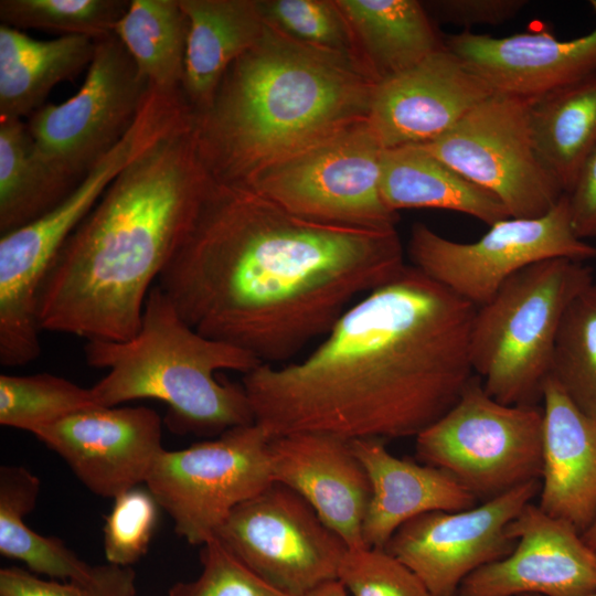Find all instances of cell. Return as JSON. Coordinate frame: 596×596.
Wrapping results in <instances>:
<instances>
[{
    "instance_id": "484cf974",
    "label": "cell",
    "mask_w": 596,
    "mask_h": 596,
    "mask_svg": "<svg viewBox=\"0 0 596 596\" xmlns=\"http://www.w3.org/2000/svg\"><path fill=\"white\" fill-rule=\"evenodd\" d=\"M536 156L564 194L596 146V73L530 99Z\"/></svg>"
},
{
    "instance_id": "9c48e42d",
    "label": "cell",
    "mask_w": 596,
    "mask_h": 596,
    "mask_svg": "<svg viewBox=\"0 0 596 596\" xmlns=\"http://www.w3.org/2000/svg\"><path fill=\"white\" fill-rule=\"evenodd\" d=\"M406 252L413 267L476 307L535 263L596 257V247L574 232L566 194L545 215L499 221L475 242H456L415 223Z\"/></svg>"
},
{
    "instance_id": "7c38bea8",
    "label": "cell",
    "mask_w": 596,
    "mask_h": 596,
    "mask_svg": "<svg viewBox=\"0 0 596 596\" xmlns=\"http://www.w3.org/2000/svg\"><path fill=\"white\" fill-rule=\"evenodd\" d=\"M150 88L110 33L95 40L94 56L77 93L61 104H45L25 123L45 159L83 179L131 128Z\"/></svg>"
},
{
    "instance_id": "4dcf8cb0",
    "label": "cell",
    "mask_w": 596,
    "mask_h": 596,
    "mask_svg": "<svg viewBox=\"0 0 596 596\" xmlns=\"http://www.w3.org/2000/svg\"><path fill=\"white\" fill-rule=\"evenodd\" d=\"M99 406L91 387L50 374L0 375V424L34 434L73 413Z\"/></svg>"
},
{
    "instance_id": "3957f363",
    "label": "cell",
    "mask_w": 596,
    "mask_h": 596,
    "mask_svg": "<svg viewBox=\"0 0 596 596\" xmlns=\"http://www.w3.org/2000/svg\"><path fill=\"white\" fill-rule=\"evenodd\" d=\"M194 124L127 166L57 253L38 295L41 331L125 341L210 183Z\"/></svg>"
},
{
    "instance_id": "7402d4cb",
    "label": "cell",
    "mask_w": 596,
    "mask_h": 596,
    "mask_svg": "<svg viewBox=\"0 0 596 596\" xmlns=\"http://www.w3.org/2000/svg\"><path fill=\"white\" fill-rule=\"evenodd\" d=\"M189 20L181 84L195 114L203 113L230 66L262 39L266 22L258 0H179Z\"/></svg>"
},
{
    "instance_id": "6da1fadb",
    "label": "cell",
    "mask_w": 596,
    "mask_h": 596,
    "mask_svg": "<svg viewBox=\"0 0 596 596\" xmlns=\"http://www.w3.org/2000/svg\"><path fill=\"white\" fill-rule=\"evenodd\" d=\"M406 266L396 228L309 220L211 179L157 285L195 331L275 365Z\"/></svg>"
},
{
    "instance_id": "836d02e7",
    "label": "cell",
    "mask_w": 596,
    "mask_h": 596,
    "mask_svg": "<svg viewBox=\"0 0 596 596\" xmlns=\"http://www.w3.org/2000/svg\"><path fill=\"white\" fill-rule=\"evenodd\" d=\"M337 579L352 596H433L409 567L381 547H348Z\"/></svg>"
},
{
    "instance_id": "e0dca14e",
    "label": "cell",
    "mask_w": 596,
    "mask_h": 596,
    "mask_svg": "<svg viewBox=\"0 0 596 596\" xmlns=\"http://www.w3.org/2000/svg\"><path fill=\"white\" fill-rule=\"evenodd\" d=\"M492 93L445 46L376 84L368 121L384 149L421 146L448 132Z\"/></svg>"
},
{
    "instance_id": "4316f807",
    "label": "cell",
    "mask_w": 596,
    "mask_h": 596,
    "mask_svg": "<svg viewBox=\"0 0 596 596\" xmlns=\"http://www.w3.org/2000/svg\"><path fill=\"white\" fill-rule=\"evenodd\" d=\"M82 180L44 158L23 119H0L1 235L54 210Z\"/></svg>"
},
{
    "instance_id": "ac0fdd59",
    "label": "cell",
    "mask_w": 596,
    "mask_h": 596,
    "mask_svg": "<svg viewBox=\"0 0 596 596\" xmlns=\"http://www.w3.org/2000/svg\"><path fill=\"white\" fill-rule=\"evenodd\" d=\"M268 453L273 482L306 500L348 547L366 546L362 529L371 483L351 440L295 433L270 438Z\"/></svg>"
},
{
    "instance_id": "d4e9b609",
    "label": "cell",
    "mask_w": 596,
    "mask_h": 596,
    "mask_svg": "<svg viewBox=\"0 0 596 596\" xmlns=\"http://www.w3.org/2000/svg\"><path fill=\"white\" fill-rule=\"evenodd\" d=\"M380 184L385 205L396 213L402 209L448 210L488 226L511 217L494 195L421 146L384 149Z\"/></svg>"
},
{
    "instance_id": "ab89813d",
    "label": "cell",
    "mask_w": 596,
    "mask_h": 596,
    "mask_svg": "<svg viewBox=\"0 0 596 596\" xmlns=\"http://www.w3.org/2000/svg\"><path fill=\"white\" fill-rule=\"evenodd\" d=\"M304 596H349V593L339 579H330L317 585Z\"/></svg>"
},
{
    "instance_id": "2e32d148",
    "label": "cell",
    "mask_w": 596,
    "mask_h": 596,
    "mask_svg": "<svg viewBox=\"0 0 596 596\" xmlns=\"http://www.w3.org/2000/svg\"><path fill=\"white\" fill-rule=\"evenodd\" d=\"M517 541L507 557L468 575L458 596H589L596 592V551L572 525L525 504L507 525Z\"/></svg>"
},
{
    "instance_id": "60d3db41",
    "label": "cell",
    "mask_w": 596,
    "mask_h": 596,
    "mask_svg": "<svg viewBox=\"0 0 596 596\" xmlns=\"http://www.w3.org/2000/svg\"><path fill=\"white\" fill-rule=\"evenodd\" d=\"M583 540L596 551V523L593 524L585 533L582 534Z\"/></svg>"
},
{
    "instance_id": "f546056e",
    "label": "cell",
    "mask_w": 596,
    "mask_h": 596,
    "mask_svg": "<svg viewBox=\"0 0 596 596\" xmlns=\"http://www.w3.org/2000/svg\"><path fill=\"white\" fill-rule=\"evenodd\" d=\"M570 400L596 419V283L568 305L555 341L551 373Z\"/></svg>"
},
{
    "instance_id": "f1b7e54d",
    "label": "cell",
    "mask_w": 596,
    "mask_h": 596,
    "mask_svg": "<svg viewBox=\"0 0 596 596\" xmlns=\"http://www.w3.org/2000/svg\"><path fill=\"white\" fill-rule=\"evenodd\" d=\"M113 33L150 87L181 89L189 20L179 0H130Z\"/></svg>"
},
{
    "instance_id": "cb8c5ba5",
    "label": "cell",
    "mask_w": 596,
    "mask_h": 596,
    "mask_svg": "<svg viewBox=\"0 0 596 596\" xmlns=\"http://www.w3.org/2000/svg\"><path fill=\"white\" fill-rule=\"evenodd\" d=\"M94 52L88 36L38 40L0 24V119L32 115L56 85L87 71Z\"/></svg>"
},
{
    "instance_id": "603a6c76",
    "label": "cell",
    "mask_w": 596,
    "mask_h": 596,
    "mask_svg": "<svg viewBox=\"0 0 596 596\" xmlns=\"http://www.w3.org/2000/svg\"><path fill=\"white\" fill-rule=\"evenodd\" d=\"M353 34L358 60L375 83L387 81L445 47L423 2L337 0Z\"/></svg>"
},
{
    "instance_id": "d6a6232c",
    "label": "cell",
    "mask_w": 596,
    "mask_h": 596,
    "mask_svg": "<svg viewBox=\"0 0 596 596\" xmlns=\"http://www.w3.org/2000/svg\"><path fill=\"white\" fill-rule=\"evenodd\" d=\"M258 6L265 22L287 36L358 60L352 31L337 0H258Z\"/></svg>"
},
{
    "instance_id": "52a82bcc",
    "label": "cell",
    "mask_w": 596,
    "mask_h": 596,
    "mask_svg": "<svg viewBox=\"0 0 596 596\" xmlns=\"http://www.w3.org/2000/svg\"><path fill=\"white\" fill-rule=\"evenodd\" d=\"M415 440L419 461L447 471L481 503L542 478V405L500 403L477 375Z\"/></svg>"
},
{
    "instance_id": "83f0119b",
    "label": "cell",
    "mask_w": 596,
    "mask_h": 596,
    "mask_svg": "<svg viewBox=\"0 0 596 596\" xmlns=\"http://www.w3.org/2000/svg\"><path fill=\"white\" fill-rule=\"evenodd\" d=\"M40 479L22 466L0 467V553L24 563L35 575L58 581L87 578L93 566L60 539L44 536L24 522L40 494Z\"/></svg>"
},
{
    "instance_id": "44dd1931",
    "label": "cell",
    "mask_w": 596,
    "mask_h": 596,
    "mask_svg": "<svg viewBox=\"0 0 596 596\" xmlns=\"http://www.w3.org/2000/svg\"><path fill=\"white\" fill-rule=\"evenodd\" d=\"M351 446L371 483L362 529L366 546L384 549L400 526L421 514L479 504L447 471L392 455L384 439H353Z\"/></svg>"
},
{
    "instance_id": "7a4b0ae2",
    "label": "cell",
    "mask_w": 596,
    "mask_h": 596,
    "mask_svg": "<svg viewBox=\"0 0 596 596\" xmlns=\"http://www.w3.org/2000/svg\"><path fill=\"white\" fill-rule=\"evenodd\" d=\"M477 307L412 265L368 292L298 362L243 375L254 423L270 438L416 437L458 401L475 373Z\"/></svg>"
},
{
    "instance_id": "b9f144b4",
    "label": "cell",
    "mask_w": 596,
    "mask_h": 596,
    "mask_svg": "<svg viewBox=\"0 0 596 596\" xmlns=\"http://www.w3.org/2000/svg\"><path fill=\"white\" fill-rule=\"evenodd\" d=\"M520 596H542V595H538V594H523V595H520ZM589 596H596V592L593 593L592 595Z\"/></svg>"
},
{
    "instance_id": "30bf717a",
    "label": "cell",
    "mask_w": 596,
    "mask_h": 596,
    "mask_svg": "<svg viewBox=\"0 0 596 596\" xmlns=\"http://www.w3.org/2000/svg\"><path fill=\"white\" fill-rule=\"evenodd\" d=\"M269 439L253 423L161 453L146 486L172 519L178 535L202 546L238 504L273 483Z\"/></svg>"
},
{
    "instance_id": "8fae6325",
    "label": "cell",
    "mask_w": 596,
    "mask_h": 596,
    "mask_svg": "<svg viewBox=\"0 0 596 596\" xmlns=\"http://www.w3.org/2000/svg\"><path fill=\"white\" fill-rule=\"evenodd\" d=\"M529 106L530 99L492 93L421 147L494 195L511 217L545 215L564 193L536 156Z\"/></svg>"
},
{
    "instance_id": "8d00e7d4",
    "label": "cell",
    "mask_w": 596,
    "mask_h": 596,
    "mask_svg": "<svg viewBox=\"0 0 596 596\" xmlns=\"http://www.w3.org/2000/svg\"><path fill=\"white\" fill-rule=\"evenodd\" d=\"M201 563L199 577L175 583L168 596H287L251 571L216 536L202 545Z\"/></svg>"
},
{
    "instance_id": "277c9868",
    "label": "cell",
    "mask_w": 596,
    "mask_h": 596,
    "mask_svg": "<svg viewBox=\"0 0 596 596\" xmlns=\"http://www.w3.org/2000/svg\"><path fill=\"white\" fill-rule=\"evenodd\" d=\"M375 85L355 57L267 24L195 116L202 164L215 182L246 185L269 166L368 119Z\"/></svg>"
},
{
    "instance_id": "9a60e30c",
    "label": "cell",
    "mask_w": 596,
    "mask_h": 596,
    "mask_svg": "<svg viewBox=\"0 0 596 596\" xmlns=\"http://www.w3.org/2000/svg\"><path fill=\"white\" fill-rule=\"evenodd\" d=\"M94 494L117 496L146 483L162 447V421L146 406H95L33 434Z\"/></svg>"
},
{
    "instance_id": "ffe728a7",
    "label": "cell",
    "mask_w": 596,
    "mask_h": 596,
    "mask_svg": "<svg viewBox=\"0 0 596 596\" xmlns=\"http://www.w3.org/2000/svg\"><path fill=\"white\" fill-rule=\"evenodd\" d=\"M539 508L585 533L596 523V419L549 377L543 389Z\"/></svg>"
},
{
    "instance_id": "e575fe53",
    "label": "cell",
    "mask_w": 596,
    "mask_h": 596,
    "mask_svg": "<svg viewBox=\"0 0 596 596\" xmlns=\"http://www.w3.org/2000/svg\"><path fill=\"white\" fill-rule=\"evenodd\" d=\"M159 508L148 489L134 488L114 498L104 526L107 563L128 567L147 553Z\"/></svg>"
},
{
    "instance_id": "5bb4252c",
    "label": "cell",
    "mask_w": 596,
    "mask_h": 596,
    "mask_svg": "<svg viewBox=\"0 0 596 596\" xmlns=\"http://www.w3.org/2000/svg\"><path fill=\"white\" fill-rule=\"evenodd\" d=\"M540 490L541 480H533L468 510L421 514L400 526L384 549L433 596H458L468 575L512 553L517 541L507 525Z\"/></svg>"
},
{
    "instance_id": "f35d334b",
    "label": "cell",
    "mask_w": 596,
    "mask_h": 596,
    "mask_svg": "<svg viewBox=\"0 0 596 596\" xmlns=\"http://www.w3.org/2000/svg\"><path fill=\"white\" fill-rule=\"evenodd\" d=\"M571 221L581 240L596 237V146L583 163L575 183L566 194Z\"/></svg>"
},
{
    "instance_id": "d590c367",
    "label": "cell",
    "mask_w": 596,
    "mask_h": 596,
    "mask_svg": "<svg viewBox=\"0 0 596 596\" xmlns=\"http://www.w3.org/2000/svg\"><path fill=\"white\" fill-rule=\"evenodd\" d=\"M136 572L110 563L79 581L45 579L20 567L0 570V596H136Z\"/></svg>"
},
{
    "instance_id": "1f68e13d",
    "label": "cell",
    "mask_w": 596,
    "mask_h": 596,
    "mask_svg": "<svg viewBox=\"0 0 596 596\" xmlns=\"http://www.w3.org/2000/svg\"><path fill=\"white\" fill-rule=\"evenodd\" d=\"M130 0H1V24L94 40L114 32Z\"/></svg>"
},
{
    "instance_id": "ba28073f",
    "label": "cell",
    "mask_w": 596,
    "mask_h": 596,
    "mask_svg": "<svg viewBox=\"0 0 596 596\" xmlns=\"http://www.w3.org/2000/svg\"><path fill=\"white\" fill-rule=\"evenodd\" d=\"M383 150L364 119L269 166L241 187L309 220L396 228L398 213L381 194Z\"/></svg>"
},
{
    "instance_id": "8992f818",
    "label": "cell",
    "mask_w": 596,
    "mask_h": 596,
    "mask_svg": "<svg viewBox=\"0 0 596 596\" xmlns=\"http://www.w3.org/2000/svg\"><path fill=\"white\" fill-rule=\"evenodd\" d=\"M594 281L585 262L552 258L510 277L472 320L469 353L486 392L508 405H540L571 301Z\"/></svg>"
},
{
    "instance_id": "d6986e66",
    "label": "cell",
    "mask_w": 596,
    "mask_h": 596,
    "mask_svg": "<svg viewBox=\"0 0 596 596\" xmlns=\"http://www.w3.org/2000/svg\"><path fill=\"white\" fill-rule=\"evenodd\" d=\"M590 6L596 14V0ZM445 46L493 93L524 99L596 73V25L572 40L549 32L496 38L464 30Z\"/></svg>"
},
{
    "instance_id": "74e56055",
    "label": "cell",
    "mask_w": 596,
    "mask_h": 596,
    "mask_svg": "<svg viewBox=\"0 0 596 596\" xmlns=\"http://www.w3.org/2000/svg\"><path fill=\"white\" fill-rule=\"evenodd\" d=\"M429 17L441 23L465 28L498 25L515 17L525 0H434L423 2Z\"/></svg>"
},
{
    "instance_id": "5b68a950",
    "label": "cell",
    "mask_w": 596,
    "mask_h": 596,
    "mask_svg": "<svg viewBox=\"0 0 596 596\" xmlns=\"http://www.w3.org/2000/svg\"><path fill=\"white\" fill-rule=\"evenodd\" d=\"M87 364L107 370L91 387L97 405L152 398L168 405V425L179 433L222 434L254 423L243 385L220 382L219 371L246 374L262 363L249 352L191 328L155 285L138 332L129 340H89Z\"/></svg>"
},
{
    "instance_id": "4fadbf2b",
    "label": "cell",
    "mask_w": 596,
    "mask_h": 596,
    "mask_svg": "<svg viewBox=\"0 0 596 596\" xmlns=\"http://www.w3.org/2000/svg\"><path fill=\"white\" fill-rule=\"evenodd\" d=\"M242 563L287 596L337 579L348 550L311 505L273 482L238 504L215 535Z\"/></svg>"
}]
</instances>
